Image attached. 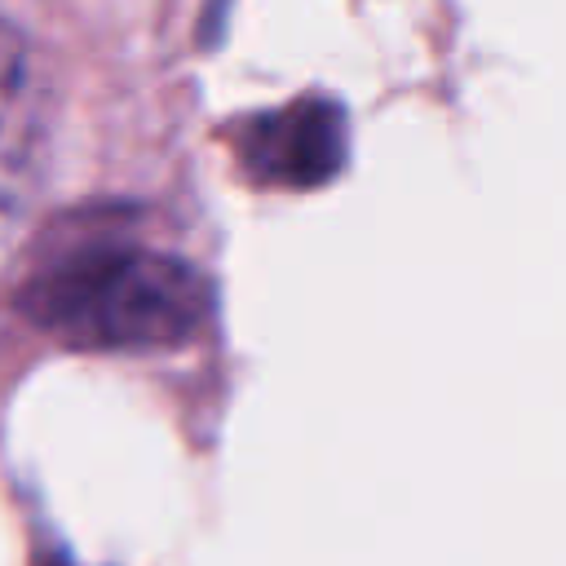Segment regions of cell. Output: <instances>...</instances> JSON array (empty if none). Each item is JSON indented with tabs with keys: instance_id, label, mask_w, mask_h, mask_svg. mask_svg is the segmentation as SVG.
Segmentation results:
<instances>
[{
	"instance_id": "3957f363",
	"label": "cell",
	"mask_w": 566,
	"mask_h": 566,
	"mask_svg": "<svg viewBox=\"0 0 566 566\" xmlns=\"http://www.w3.org/2000/svg\"><path fill=\"white\" fill-rule=\"evenodd\" d=\"M35 177V106L27 49L0 27V203H22Z\"/></svg>"
},
{
	"instance_id": "6da1fadb",
	"label": "cell",
	"mask_w": 566,
	"mask_h": 566,
	"mask_svg": "<svg viewBox=\"0 0 566 566\" xmlns=\"http://www.w3.org/2000/svg\"><path fill=\"white\" fill-rule=\"evenodd\" d=\"M22 310L75 349H168L199 332L212 283L155 248H93L27 283Z\"/></svg>"
},
{
	"instance_id": "7a4b0ae2",
	"label": "cell",
	"mask_w": 566,
	"mask_h": 566,
	"mask_svg": "<svg viewBox=\"0 0 566 566\" xmlns=\"http://www.w3.org/2000/svg\"><path fill=\"white\" fill-rule=\"evenodd\" d=\"M239 155L256 181L310 190L332 181L349 155L345 111L327 97H301L243 124Z\"/></svg>"
},
{
	"instance_id": "277c9868",
	"label": "cell",
	"mask_w": 566,
	"mask_h": 566,
	"mask_svg": "<svg viewBox=\"0 0 566 566\" xmlns=\"http://www.w3.org/2000/svg\"><path fill=\"white\" fill-rule=\"evenodd\" d=\"M40 566H71V562H66V557H57V553H49V557H44Z\"/></svg>"
}]
</instances>
